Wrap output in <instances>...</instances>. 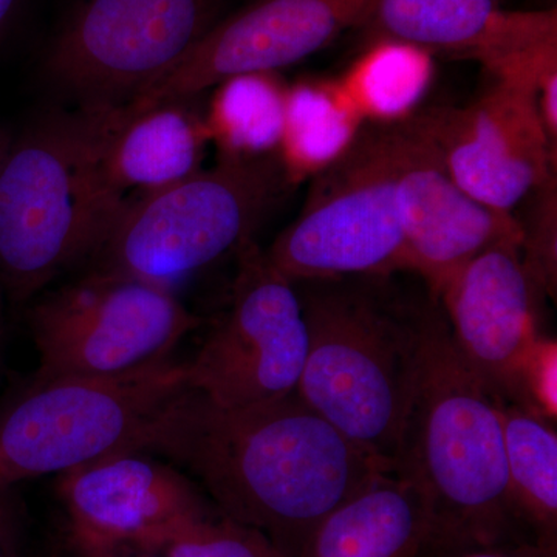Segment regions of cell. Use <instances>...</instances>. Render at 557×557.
I'll return each instance as SVG.
<instances>
[{"mask_svg": "<svg viewBox=\"0 0 557 557\" xmlns=\"http://www.w3.org/2000/svg\"><path fill=\"white\" fill-rule=\"evenodd\" d=\"M139 453L186 469L223 516L262 533L284 557H298L325 516L394 472L298 392L226 409L186 388L152 421Z\"/></svg>", "mask_w": 557, "mask_h": 557, "instance_id": "1", "label": "cell"}, {"mask_svg": "<svg viewBox=\"0 0 557 557\" xmlns=\"http://www.w3.org/2000/svg\"><path fill=\"white\" fill-rule=\"evenodd\" d=\"M394 472L416 487L423 507L421 557L530 544L509 498L498 405L465 364L445 311L431 295Z\"/></svg>", "mask_w": 557, "mask_h": 557, "instance_id": "2", "label": "cell"}, {"mask_svg": "<svg viewBox=\"0 0 557 557\" xmlns=\"http://www.w3.org/2000/svg\"><path fill=\"white\" fill-rule=\"evenodd\" d=\"M387 277L295 282L309 333L296 392L351 442L394 463L416 394L426 299L406 302Z\"/></svg>", "mask_w": 557, "mask_h": 557, "instance_id": "3", "label": "cell"}, {"mask_svg": "<svg viewBox=\"0 0 557 557\" xmlns=\"http://www.w3.org/2000/svg\"><path fill=\"white\" fill-rule=\"evenodd\" d=\"M109 223L86 109L36 124L0 153V284L11 298L89 259Z\"/></svg>", "mask_w": 557, "mask_h": 557, "instance_id": "4", "label": "cell"}, {"mask_svg": "<svg viewBox=\"0 0 557 557\" xmlns=\"http://www.w3.org/2000/svg\"><path fill=\"white\" fill-rule=\"evenodd\" d=\"M287 188L276 156L219 159L121 212L87 259L89 273L171 288L255 240Z\"/></svg>", "mask_w": 557, "mask_h": 557, "instance_id": "5", "label": "cell"}, {"mask_svg": "<svg viewBox=\"0 0 557 557\" xmlns=\"http://www.w3.org/2000/svg\"><path fill=\"white\" fill-rule=\"evenodd\" d=\"M188 387L185 362L109 379L36 380L0 413V486L139 453L152 421Z\"/></svg>", "mask_w": 557, "mask_h": 557, "instance_id": "6", "label": "cell"}, {"mask_svg": "<svg viewBox=\"0 0 557 557\" xmlns=\"http://www.w3.org/2000/svg\"><path fill=\"white\" fill-rule=\"evenodd\" d=\"M265 255L293 282L405 271L395 124H366L346 156L311 178L298 218Z\"/></svg>", "mask_w": 557, "mask_h": 557, "instance_id": "7", "label": "cell"}, {"mask_svg": "<svg viewBox=\"0 0 557 557\" xmlns=\"http://www.w3.org/2000/svg\"><path fill=\"white\" fill-rule=\"evenodd\" d=\"M200 322L171 288L87 273L28 313L39 355L36 380L109 379L152 368Z\"/></svg>", "mask_w": 557, "mask_h": 557, "instance_id": "8", "label": "cell"}, {"mask_svg": "<svg viewBox=\"0 0 557 557\" xmlns=\"http://www.w3.org/2000/svg\"><path fill=\"white\" fill-rule=\"evenodd\" d=\"M226 0H83L51 42L53 86L109 108L164 78L220 20Z\"/></svg>", "mask_w": 557, "mask_h": 557, "instance_id": "9", "label": "cell"}, {"mask_svg": "<svg viewBox=\"0 0 557 557\" xmlns=\"http://www.w3.org/2000/svg\"><path fill=\"white\" fill-rule=\"evenodd\" d=\"M230 309L193 359L186 383L226 409L293 394L306 366L309 333L298 288L255 240L236 252Z\"/></svg>", "mask_w": 557, "mask_h": 557, "instance_id": "10", "label": "cell"}, {"mask_svg": "<svg viewBox=\"0 0 557 557\" xmlns=\"http://www.w3.org/2000/svg\"><path fill=\"white\" fill-rule=\"evenodd\" d=\"M375 0H255L207 35L164 78L115 104L134 113L164 102L188 101L245 73H278L362 27Z\"/></svg>", "mask_w": 557, "mask_h": 557, "instance_id": "11", "label": "cell"}, {"mask_svg": "<svg viewBox=\"0 0 557 557\" xmlns=\"http://www.w3.org/2000/svg\"><path fill=\"white\" fill-rule=\"evenodd\" d=\"M418 116L454 182L486 207L515 214L556 177L557 148L527 91L491 81L467 108Z\"/></svg>", "mask_w": 557, "mask_h": 557, "instance_id": "12", "label": "cell"}, {"mask_svg": "<svg viewBox=\"0 0 557 557\" xmlns=\"http://www.w3.org/2000/svg\"><path fill=\"white\" fill-rule=\"evenodd\" d=\"M539 296L519 239L500 240L480 252L438 295L458 354L498 406L530 410L523 372L542 336Z\"/></svg>", "mask_w": 557, "mask_h": 557, "instance_id": "13", "label": "cell"}, {"mask_svg": "<svg viewBox=\"0 0 557 557\" xmlns=\"http://www.w3.org/2000/svg\"><path fill=\"white\" fill-rule=\"evenodd\" d=\"M395 138L405 271L437 299L469 260L497 242L522 240V231L515 214L480 203L454 182L418 112L395 124Z\"/></svg>", "mask_w": 557, "mask_h": 557, "instance_id": "14", "label": "cell"}, {"mask_svg": "<svg viewBox=\"0 0 557 557\" xmlns=\"http://www.w3.org/2000/svg\"><path fill=\"white\" fill-rule=\"evenodd\" d=\"M69 544L152 553L183 523L211 511L182 472L146 453H120L58 479Z\"/></svg>", "mask_w": 557, "mask_h": 557, "instance_id": "15", "label": "cell"}, {"mask_svg": "<svg viewBox=\"0 0 557 557\" xmlns=\"http://www.w3.org/2000/svg\"><path fill=\"white\" fill-rule=\"evenodd\" d=\"M86 110L94 120L95 174L109 226L139 200L201 170L211 143L203 116L188 102H164L134 113Z\"/></svg>", "mask_w": 557, "mask_h": 557, "instance_id": "16", "label": "cell"}, {"mask_svg": "<svg viewBox=\"0 0 557 557\" xmlns=\"http://www.w3.org/2000/svg\"><path fill=\"white\" fill-rule=\"evenodd\" d=\"M423 542L416 487L384 472L325 516L298 557H421Z\"/></svg>", "mask_w": 557, "mask_h": 557, "instance_id": "17", "label": "cell"}, {"mask_svg": "<svg viewBox=\"0 0 557 557\" xmlns=\"http://www.w3.org/2000/svg\"><path fill=\"white\" fill-rule=\"evenodd\" d=\"M366 124L338 78L307 76L289 84L276 152L288 185L298 186L335 164Z\"/></svg>", "mask_w": 557, "mask_h": 557, "instance_id": "18", "label": "cell"}, {"mask_svg": "<svg viewBox=\"0 0 557 557\" xmlns=\"http://www.w3.org/2000/svg\"><path fill=\"white\" fill-rule=\"evenodd\" d=\"M509 498L530 544L557 552V435L552 421L516 405L498 406Z\"/></svg>", "mask_w": 557, "mask_h": 557, "instance_id": "19", "label": "cell"}, {"mask_svg": "<svg viewBox=\"0 0 557 557\" xmlns=\"http://www.w3.org/2000/svg\"><path fill=\"white\" fill-rule=\"evenodd\" d=\"M434 76L432 51L375 39L338 79L366 123L391 126L416 115Z\"/></svg>", "mask_w": 557, "mask_h": 557, "instance_id": "20", "label": "cell"}, {"mask_svg": "<svg viewBox=\"0 0 557 557\" xmlns=\"http://www.w3.org/2000/svg\"><path fill=\"white\" fill-rule=\"evenodd\" d=\"M287 87L277 73H245L215 86L203 121L219 159L276 156L284 129Z\"/></svg>", "mask_w": 557, "mask_h": 557, "instance_id": "21", "label": "cell"}, {"mask_svg": "<svg viewBox=\"0 0 557 557\" xmlns=\"http://www.w3.org/2000/svg\"><path fill=\"white\" fill-rule=\"evenodd\" d=\"M468 58L480 62L494 83L533 98L556 89V10H498Z\"/></svg>", "mask_w": 557, "mask_h": 557, "instance_id": "22", "label": "cell"}, {"mask_svg": "<svg viewBox=\"0 0 557 557\" xmlns=\"http://www.w3.org/2000/svg\"><path fill=\"white\" fill-rule=\"evenodd\" d=\"M498 10L497 0H375L362 27L375 39L468 58Z\"/></svg>", "mask_w": 557, "mask_h": 557, "instance_id": "23", "label": "cell"}, {"mask_svg": "<svg viewBox=\"0 0 557 557\" xmlns=\"http://www.w3.org/2000/svg\"><path fill=\"white\" fill-rule=\"evenodd\" d=\"M152 553L161 557H284L259 531L219 509L183 523Z\"/></svg>", "mask_w": 557, "mask_h": 557, "instance_id": "24", "label": "cell"}, {"mask_svg": "<svg viewBox=\"0 0 557 557\" xmlns=\"http://www.w3.org/2000/svg\"><path fill=\"white\" fill-rule=\"evenodd\" d=\"M556 177L534 190L525 222L518 219L522 240L520 255L539 295L556 298L557 287V194Z\"/></svg>", "mask_w": 557, "mask_h": 557, "instance_id": "25", "label": "cell"}, {"mask_svg": "<svg viewBox=\"0 0 557 557\" xmlns=\"http://www.w3.org/2000/svg\"><path fill=\"white\" fill-rule=\"evenodd\" d=\"M528 409L555 421L557 416V344L541 336L523 372Z\"/></svg>", "mask_w": 557, "mask_h": 557, "instance_id": "26", "label": "cell"}, {"mask_svg": "<svg viewBox=\"0 0 557 557\" xmlns=\"http://www.w3.org/2000/svg\"><path fill=\"white\" fill-rule=\"evenodd\" d=\"M0 557H28L27 518L16 486H0Z\"/></svg>", "mask_w": 557, "mask_h": 557, "instance_id": "27", "label": "cell"}, {"mask_svg": "<svg viewBox=\"0 0 557 557\" xmlns=\"http://www.w3.org/2000/svg\"><path fill=\"white\" fill-rule=\"evenodd\" d=\"M461 557H557V552H548V549L539 548L536 545L520 544L478 549V552H471Z\"/></svg>", "mask_w": 557, "mask_h": 557, "instance_id": "28", "label": "cell"}, {"mask_svg": "<svg viewBox=\"0 0 557 557\" xmlns=\"http://www.w3.org/2000/svg\"><path fill=\"white\" fill-rule=\"evenodd\" d=\"M72 557H161L156 553L143 552V549L120 547V548H79L73 547Z\"/></svg>", "mask_w": 557, "mask_h": 557, "instance_id": "29", "label": "cell"}, {"mask_svg": "<svg viewBox=\"0 0 557 557\" xmlns=\"http://www.w3.org/2000/svg\"><path fill=\"white\" fill-rule=\"evenodd\" d=\"M24 0H0V39L7 35Z\"/></svg>", "mask_w": 557, "mask_h": 557, "instance_id": "30", "label": "cell"}]
</instances>
